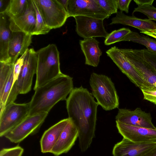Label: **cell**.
<instances>
[{
    "label": "cell",
    "instance_id": "1",
    "mask_svg": "<svg viewBox=\"0 0 156 156\" xmlns=\"http://www.w3.org/2000/svg\"><path fill=\"white\" fill-rule=\"evenodd\" d=\"M98 105L92 93L82 86L74 88L66 100L68 118L78 130L82 152L90 147L95 137Z\"/></svg>",
    "mask_w": 156,
    "mask_h": 156
},
{
    "label": "cell",
    "instance_id": "2",
    "mask_svg": "<svg viewBox=\"0 0 156 156\" xmlns=\"http://www.w3.org/2000/svg\"><path fill=\"white\" fill-rule=\"evenodd\" d=\"M73 78L62 73L58 76L37 88L29 102L28 115L48 113L58 102L66 100L73 88Z\"/></svg>",
    "mask_w": 156,
    "mask_h": 156
},
{
    "label": "cell",
    "instance_id": "3",
    "mask_svg": "<svg viewBox=\"0 0 156 156\" xmlns=\"http://www.w3.org/2000/svg\"><path fill=\"white\" fill-rule=\"evenodd\" d=\"M36 51L37 62L34 90L62 73L60 69L59 53L55 44H50Z\"/></svg>",
    "mask_w": 156,
    "mask_h": 156
},
{
    "label": "cell",
    "instance_id": "4",
    "mask_svg": "<svg viewBox=\"0 0 156 156\" xmlns=\"http://www.w3.org/2000/svg\"><path fill=\"white\" fill-rule=\"evenodd\" d=\"M89 83L93 96L103 109L108 111L119 108V97L110 78L93 73L90 76Z\"/></svg>",
    "mask_w": 156,
    "mask_h": 156
},
{
    "label": "cell",
    "instance_id": "5",
    "mask_svg": "<svg viewBox=\"0 0 156 156\" xmlns=\"http://www.w3.org/2000/svg\"><path fill=\"white\" fill-rule=\"evenodd\" d=\"M37 54L33 48L29 49L18 78L13 85L6 105L13 102L19 94H26L30 91L34 76L36 74Z\"/></svg>",
    "mask_w": 156,
    "mask_h": 156
},
{
    "label": "cell",
    "instance_id": "6",
    "mask_svg": "<svg viewBox=\"0 0 156 156\" xmlns=\"http://www.w3.org/2000/svg\"><path fill=\"white\" fill-rule=\"evenodd\" d=\"M29 108V102H13L6 105L0 112V136H4L28 116Z\"/></svg>",
    "mask_w": 156,
    "mask_h": 156
},
{
    "label": "cell",
    "instance_id": "7",
    "mask_svg": "<svg viewBox=\"0 0 156 156\" xmlns=\"http://www.w3.org/2000/svg\"><path fill=\"white\" fill-rule=\"evenodd\" d=\"M48 114L42 112L28 115L4 136L12 143L21 142L28 136L38 131Z\"/></svg>",
    "mask_w": 156,
    "mask_h": 156
},
{
    "label": "cell",
    "instance_id": "8",
    "mask_svg": "<svg viewBox=\"0 0 156 156\" xmlns=\"http://www.w3.org/2000/svg\"><path fill=\"white\" fill-rule=\"evenodd\" d=\"M106 53L120 71L136 86L141 90L152 89L138 71L128 61L120 48L114 46L107 50Z\"/></svg>",
    "mask_w": 156,
    "mask_h": 156
},
{
    "label": "cell",
    "instance_id": "9",
    "mask_svg": "<svg viewBox=\"0 0 156 156\" xmlns=\"http://www.w3.org/2000/svg\"><path fill=\"white\" fill-rule=\"evenodd\" d=\"M46 25L51 30L62 27L69 17L57 0H35Z\"/></svg>",
    "mask_w": 156,
    "mask_h": 156
},
{
    "label": "cell",
    "instance_id": "10",
    "mask_svg": "<svg viewBox=\"0 0 156 156\" xmlns=\"http://www.w3.org/2000/svg\"><path fill=\"white\" fill-rule=\"evenodd\" d=\"M67 12L69 17L82 16L104 20L111 16L96 0H69Z\"/></svg>",
    "mask_w": 156,
    "mask_h": 156
},
{
    "label": "cell",
    "instance_id": "11",
    "mask_svg": "<svg viewBox=\"0 0 156 156\" xmlns=\"http://www.w3.org/2000/svg\"><path fill=\"white\" fill-rule=\"evenodd\" d=\"M76 23V31L77 34L84 39L103 37L108 35L105 29L104 20L90 17L77 16L74 17Z\"/></svg>",
    "mask_w": 156,
    "mask_h": 156
},
{
    "label": "cell",
    "instance_id": "12",
    "mask_svg": "<svg viewBox=\"0 0 156 156\" xmlns=\"http://www.w3.org/2000/svg\"><path fill=\"white\" fill-rule=\"evenodd\" d=\"M125 56L152 89L156 88V71L142 57L137 49L120 48Z\"/></svg>",
    "mask_w": 156,
    "mask_h": 156
},
{
    "label": "cell",
    "instance_id": "13",
    "mask_svg": "<svg viewBox=\"0 0 156 156\" xmlns=\"http://www.w3.org/2000/svg\"><path fill=\"white\" fill-rule=\"evenodd\" d=\"M116 121L135 126L156 129L152 122L150 113L143 111L139 108L134 110L126 108H119L115 116Z\"/></svg>",
    "mask_w": 156,
    "mask_h": 156
},
{
    "label": "cell",
    "instance_id": "14",
    "mask_svg": "<svg viewBox=\"0 0 156 156\" xmlns=\"http://www.w3.org/2000/svg\"><path fill=\"white\" fill-rule=\"evenodd\" d=\"M156 146V140L135 142L123 137L114 145L113 156H143Z\"/></svg>",
    "mask_w": 156,
    "mask_h": 156
},
{
    "label": "cell",
    "instance_id": "15",
    "mask_svg": "<svg viewBox=\"0 0 156 156\" xmlns=\"http://www.w3.org/2000/svg\"><path fill=\"white\" fill-rule=\"evenodd\" d=\"M116 123L119 133L131 141L143 142L156 140V129L130 126L117 121Z\"/></svg>",
    "mask_w": 156,
    "mask_h": 156
},
{
    "label": "cell",
    "instance_id": "16",
    "mask_svg": "<svg viewBox=\"0 0 156 156\" xmlns=\"http://www.w3.org/2000/svg\"><path fill=\"white\" fill-rule=\"evenodd\" d=\"M9 27L12 32L21 31L31 35L36 24V14L32 0L26 11L15 17H9Z\"/></svg>",
    "mask_w": 156,
    "mask_h": 156
},
{
    "label": "cell",
    "instance_id": "17",
    "mask_svg": "<svg viewBox=\"0 0 156 156\" xmlns=\"http://www.w3.org/2000/svg\"><path fill=\"white\" fill-rule=\"evenodd\" d=\"M32 36L23 32H12L8 49L10 63L15 64L18 57L29 49L32 43Z\"/></svg>",
    "mask_w": 156,
    "mask_h": 156
},
{
    "label": "cell",
    "instance_id": "18",
    "mask_svg": "<svg viewBox=\"0 0 156 156\" xmlns=\"http://www.w3.org/2000/svg\"><path fill=\"white\" fill-rule=\"evenodd\" d=\"M78 134L77 129L69 119L51 153L58 156L67 153L75 144Z\"/></svg>",
    "mask_w": 156,
    "mask_h": 156
},
{
    "label": "cell",
    "instance_id": "19",
    "mask_svg": "<svg viewBox=\"0 0 156 156\" xmlns=\"http://www.w3.org/2000/svg\"><path fill=\"white\" fill-rule=\"evenodd\" d=\"M69 121L68 118L62 119L46 130L40 141L41 152L51 153L62 130Z\"/></svg>",
    "mask_w": 156,
    "mask_h": 156
},
{
    "label": "cell",
    "instance_id": "20",
    "mask_svg": "<svg viewBox=\"0 0 156 156\" xmlns=\"http://www.w3.org/2000/svg\"><path fill=\"white\" fill-rule=\"evenodd\" d=\"M116 14V16L112 19L110 25L121 24L129 26L137 29L140 32L156 29V23L148 19L138 18L133 15L128 16L121 11Z\"/></svg>",
    "mask_w": 156,
    "mask_h": 156
},
{
    "label": "cell",
    "instance_id": "21",
    "mask_svg": "<svg viewBox=\"0 0 156 156\" xmlns=\"http://www.w3.org/2000/svg\"><path fill=\"white\" fill-rule=\"evenodd\" d=\"M79 43L85 57V64L97 67L102 54L99 47V42L95 38H91L80 40Z\"/></svg>",
    "mask_w": 156,
    "mask_h": 156
},
{
    "label": "cell",
    "instance_id": "22",
    "mask_svg": "<svg viewBox=\"0 0 156 156\" xmlns=\"http://www.w3.org/2000/svg\"><path fill=\"white\" fill-rule=\"evenodd\" d=\"M8 19L5 13H0V62L10 63L8 49L12 32Z\"/></svg>",
    "mask_w": 156,
    "mask_h": 156
},
{
    "label": "cell",
    "instance_id": "23",
    "mask_svg": "<svg viewBox=\"0 0 156 156\" xmlns=\"http://www.w3.org/2000/svg\"><path fill=\"white\" fill-rule=\"evenodd\" d=\"M122 41H132L145 46L148 50L156 52V41L149 37L140 35L136 32L131 31L123 37Z\"/></svg>",
    "mask_w": 156,
    "mask_h": 156
},
{
    "label": "cell",
    "instance_id": "24",
    "mask_svg": "<svg viewBox=\"0 0 156 156\" xmlns=\"http://www.w3.org/2000/svg\"><path fill=\"white\" fill-rule=\"evenodd\" d=\"M31 2V0H10L3 13L9 17L18 16L26 11Z\"/></svg>",
    "mask_w": 156,
    "mask_h": 156
},
{
    "label": "cell",
    "instance_id": "25",
    "mask_svg": "<svg viewBox=\"0 0 156 156\" xmlns=\"http://www.w3.org/2000/svg\"><path fill=\"white\" fill-rule=\"evenodd\" d=\"M32 2L35 10L36 17L35 28L32 35L46 34L51 30L46 25L35 0H32Z\"/></svg>",
    "mask_w": 156,
    "mask_h": 156
},
{
    "label": "cell",
    "instance_id": "26",
    "mask_svg": "<svg viewBox=\"0 0 156 156\" xmlns=\"http://www.w3.org/2000/svg\"><path fill=\"white\" fill-rule=\"evenodd\" d=\"M128 28H122L115 30L109 34L105 38L104 44L108 45L120 41L121 39L131 32Z\"/></svg>",
    "mask_w": 156,
    "mask_h": 156
},
{
    "label": "cell",
    "instance_id": "27",
    "mask_svg": "<svg viewBox=\"0 0 156 156\" xmlns=\"http://www.w3.org/2000/svg\"><path fill=\"white\" fill-rule=\"evenodd\" d=\"M14 64L0 62V90L4 84L10 73L14 69Z\"/></svg>",
    "mask_w": 156,
    "mask_h": 156
},
{
    "label": "cell",
    "instance_id": "28",
    "mask_svg": "<svg viewBox=\"0 0 156 156\" xmlns=\"http://www.w3.org/2000/svg\"><path fill=\"white\" fill-rule=\"evenodd\" d=\"M137 12L143 13L151 20L156 21V8L152 5L138 6L134 8L133 14Z\"/></svg>",
    "mask_w": 156,
    "mask_h": 156
},
{
    "label": "cell",
    "instance_id": "29",
    "mask_svg": "<svg viewBox=\"0 0 156 156\" xmlns=\"http://www.w3.org/2000/svg\"><path fill=\"white\" fill-rule=\"evenodd\" d=\"M100 6L110 15L116 13L118 11L117 0H96Z\"/></svg>",
    "mask_w": 156,
    "mask_h": 156
},
{
    "label": "cell",
    "instance_id": "30",
    "mask_svg": "<svg viewBox=\"0 0 156 156\" xmlns=\"http://www.w3.org/2000/svg\"><path fill=\"white\" fill-rule=\"evenodd\" d=\"M137 50L143 58L156 71V52L145 49Z\"/></svg>",
    "mask_w": 156,
    "mask_h": 156
},
{
    "label": "cell",
    "instance_id": "31",
    "mask_svg": "<svg viewBox=\"0 0 156 156\" xmlns=\"http://www.w3.org/2000/svg\"><path fill=\"white\" fill-rule=\"evenodd\" d=\"M23 149L19 145L2 149L0 151V156H22Z\"/></svg>",
    "mask_w": 156,
    "mask_h": 156
},
{
    "label": "cell",
    "instance_id": "32",
    "mask_svg": "<svg viewBox=\"0 0 156 156\" xmlns=\"http://www.w3.org/2000/svg\"><path fill=\"white\" fill-rule=\"evenodd\" d=\"M141 90L144 95V99L156 105V88L144 89Z\"/></svg>",
    "mask_w": 156,
    "mask_h": 156
},
{
    "label": "cell",
    "instance_id": "33",
    "mask_svg": "<svg viewBox=\"0 0 156 156\" xmlns=\"http://www.w3.org/2000/svg\"><path fill=\"white\" fill-rule=\"evenodd\" d=\"M118 8L120 11L125 12L128 13L129 12V7L131 0H117Z\"/></svg>",
    "mask_w": 156,
    "mask_h": 156
},
{
    "label": "cell",
    "instance_id": "34",
    "mask_svg": "<svg viewBox=\"0 0 156 156\" xmlns=\"http://www.w3.org/2000/svg\"><path fill=\"white\" fill-rule=\"evenodd\" d=\"M138 6H143L146 5H152L154 0H134Z\"/></svg>",
    "mask_w": 156,
    "mask_h": 156
},
{
    "label": "cell",
    "instance_id": "35",
    "mask_svg": "<svg viewBox=\"0 0 156 156\" xmlns=\"http://www.w3.org/2000/svg\"><path fill=\"white\" fill-rule=\"evenodd\" d=\"M9 1L10 0H0V13L4 12Z\"/></svg>",
    "mask_w": 156,
    "mask_h": 156
},
{
    "label": "cell",
    "instance_id": "36",
    "mask_svg": "<svg viewBox=\"0 0 156 156\" xmlns=\"http://www.w3.org/2000/svg\"><path fill=\"white\" fill-rule=\"evenodd\" d=\"M140 33L156 39V29L144 32H140Z\"/></svg>",
    "mask_w": 156,
    "mask_h": 156
},
{
    "label": "cell",
    "instance_id": "37",
    "mask_svg": "<svg viewBox=\"0 0 156 156\" xmlns=\"http://www.w3.org/2000/svg\"><path fill=\"white\" fill-rule=\"evenodd\" d=\"M143 156H156V146Z\"/></svg>",
    "mask_w": 156,
    "mask_h": 156
},
{
    "label": "cell",
    "instance_id": "38",
    "mask_svg": "<svg viewBox=\"0 0 156 156\" xmlns=\"http://www.w3.org/2000/svg\"><path fill=\"white\" fill-rule=\"evenodd\" d=\"M57 1L67 12L69 0H57Z\"/></svg>",
    "mask_w": 156,
    "mask_h": 156
}]
</instances>
